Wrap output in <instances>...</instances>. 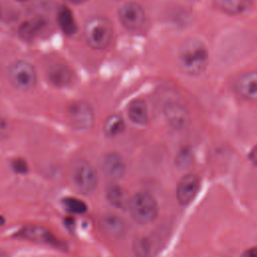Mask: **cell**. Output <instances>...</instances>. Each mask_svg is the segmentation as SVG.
Returning a JSON list of instances; mask_svg holds the SVG:
<instances>
[{
    "mask_svg": "<svg viewBox=\"0 0 257 257\" xmlns=\"http://www.w3.org/2000/svg\"><path fill=\"white\" fill-rule=\"evenodd\" d=\"M179 63L181 69L189 75L198 76L204 73L209 63V52L205 43L196 38L185 41L180 49Z\"/></svg>",
    "mask_w": 257,
    "mask_h": 257,
    "instance_id": "1",
    "label": "cell"
},
{
    "mask_svg": "<svg viewBox=\"0 0 257 257\" xmlns=\"http://www.w3.org/2000/svg\"><path fill=\"white\" fill-rule=\"evenodd\" d=\"M113 36L111 22L102 16L90 18L84 27V38L87 44L93 49L106 48Z\"/></svg>",
    "mask_w": 257,
    "mask_h": 257,
    "instance_id": "2",
    "label": "cell"
},
{
    "mask_svg": "<svg viewBox=\"0 0 257 257\" xmlns=\"http://www.w3.org/2000/svg\"><path fill=\"white\" fill-rule=\"evenodd\" d=\"M128 209L134 220L139 224L153 222L159 213V206L156 199L148 192L140 191L131 197Z\"/></svg>",
    "mask_w": 257,
    "mask_h": 257,
    "instance_id": "3",
    "label": "cell"
},
{
    "mask_svg": "<svg viewBox=\"0 0 257 257\" xmlns=\"http://www.w3.org/2000/svg\"><path fill=\"white\" fill-rule=\"evenodd\" d=\"M70 177L72 186L79 194L89 195L97 186L96 170L86 160H78L73 164Z\"/></svg>",
    "mask_w": 257,
    "mask_h": 257,
    "instance_id": "4",
    "label": "cell"
},
{
    "mask_svg": "<svg viewBox=\"0 0 257 257\" xmlns=\"http://www.w3.org/2000/svg\"><path fill=\"white\" fill-rule=\"evenodd\" d=\"M7 76L10 83L19 90H30L36 83L34 67L24 60L13 62L7 69Z\"/></svg>",
    "mask_w": 257,
    "mask_h": 257,
    "instance_id": "5",
    "label": "cell"
},
{
    "mask_svg": "<svg viewBox=\"0 0 257 257\" xmlns=\"http://www.w3.org/2000/svg\"><path fill=\"white\" fill-rule=\"evenodd\" d=\"M67 118L73 128L78 131H87L93 126L95 116L93 108L89 103L77 100L68 105Z\"/></svg>",
    "mask_w": 257,
    "mask_h": 257,
    "instance_id": "6",
    "label": "cell"
},
{
    "mask_svg": "<svg viewBox=\"0 0 257 257\" xmlns=\"http://www.w3.org/2000/svg\"><path fill=\"white\" fill-rule=\"evenodd\" d=\"M168 124L175 130H185L191 124V115L188 108L178 101H168L163 108Z\"/></svg>",
    "mask_w": 257,
    "mask_h": 257,
    "instance_id": "7",
    "label": "cell"
},
{
    "mask_svg": "<svg viewBox=\"0 0 257 257\" xmlns=\"http://www.w3.org/2000/svg\"><path fill=\"white\" fill-rule=\"evenodd\" d=\"M118 18L123 27L128 30H139L145 23L146 12L142 5L136 2H127L118 10Z\"/></svg>",
    "mask_w": 257,
    "mask_h": 257,
    "instance_id": "8",
    "label": "cell"
},
{
    "mask_svg": "<svg viewBox=\"0 0 257 257\" xmlns=\"http://www.w3.org/2000/svg\"><path fill=\"white\" fill-rule=\"evenodd\" d=\"M100 171L106 179L110 181H118L125 175L126 165L119 154L109 152L105 154L100 161Z\"/></svg>",
    "mask_w": 257,
    "mask_h": 257,
    "instance_id": "9",
    "label": "cell"
},
{
    "mask_svg": "<svg viewBox=\"0 0 257 257\" xmlns=\"http://www.w3.org/2000/svg\"><path fill=\"white\" fill-rule=\"evenodd\" d=\"M200 188V179L195 174H187L183 176L177 185L176 196L181 205L190 204L197 195Z\"/></svg>",
    "mask_w": 257,
    "mask_h": 257,
    "instance_id": "10",
    "label": "cell"
},
{
    "mask_svg": "<svg viewBox=\"0 0 257 257\" xmlns=\"http://www.w3.org/2000/svg\"><path fill=\"white\" fill-rule=\"evenodd\" d=\"M16 236L17 238H21L39 244H46L52 246H58L59 244L56 237L49 230L41 226H25L16 233Z\"/></svg>",
    "mask_w": 257,
    "mask_h": 257,
    "instance_id": "11",
    "label": "cell"
},
{
    "mask_svg": "<svg viewBox=\"0 0 257 257\" xmlns=\"http://www.w3.org/2000/svg\"><path fill=\"white\" fill-rule=\"evenodd\" d=\"M100 230L108 237L118 239L126 232V225L122 218L112 213L103 214L98 221Z\"/></svg>",
    "mask_w": 257,
    "mask_h": 257,
    "instance_id": "12",
    "label": "cell"
},
{
    "mask_svg": "<svg viewBox=\"0 0 257 257\" xmlns=\"http://www.w3.org/2000/svg\"><path fill=\"white\" fill-rule=\"evenodd\" d=\"M237 92L248 100H257V71L241 74L235 82Z\"/></svg>",
    "mask_w": 257,
    "mask_h": 257,
    "instance_id": "13",
    "label": "cell"
},
{
    "mask_svg": "<svg viewBox=\"0 0 257 257\" xmlns=\"http://www.w3.org/2000/svg\"><path fill=\"white\" fill-rule=\"evenodd\" d=\"M74 73L72 69L61 63L53 64L47 71V77L51 84L56 87H66L71 84Z\"/></svg>",
    "mask_w": 257,
    "mask_h": 257,
    "instance_id": "14",
    "label": "cell"
},
{
    "mask_svg": "<svg viewBox=\"0 0 257 257\" xmlns=\"http://www.w3.org/2000/svg\"><path fill=\"white\" fill-rule=\"evenodd\" d=\"M45 26L46 21L42 17H33L19 25L18 35L24 41H31L43 31Z\"/></svg>",
    "mask_w": 257,
    "mask_h": 257,
    "instance_id": "15",
    "label": "cell"
},
{
    "mask_svg": "<svg viewBox=\"0 0 257 257\" xmlns=\"http://www.w3.org/2000/svg\"><path fill=\"white\" fill-rule=\"evenodd\" d=\"M105 196L108 203L114 208L120 210L128 208L131 197H128L127 192L118 184L111 183L108 185L105 190Z\"/></svg>",
    "mask_w": 257,
    "mask_h": 257,
    "instance_id": "16",
    "label": "cell"
},
{
    "mask_svg": "<svg viewBox=\"0 0 257 257\" xmlns=\"http://www.w3.org/2000/svg\"><path fill=\"white\" fill-rule=\"evenodd\" d=\"M128 118L136 124L145 125L149 120L148 106L142 99L133 100L127 106Z\"/></svg>",
    "mask_w": 257,
    "mask_h": 257,
    "instance_id": "17",
    "label": "cell"
},
{
    "mask_svg": "<svg viewBox=\"0 0 257 257\" xmlns=\"http://www.w3.org/2000/svg\"><path fill=\"white\" fill-rule=\"evenodd\" d=\"M57 23H58V26L61 29V31L67 36L73 35L77 30L74 16L68 7L62 6L58 10Z\"/></svg>",
    "mask_w": 257,
    "mask_h": 257,
    "instance_id": "18",
    "label": "cell"
},
{
    "mask_svg": "<svg viewBox=\"0 0 257 257\" xmlns=\"http://www.w3.org/2000/svg\"><path fill=\"white\" fill-rule=\"evenodd\" d=\"M214 2L218 8L231 15L241 14L251 6V0H214Z\"/></svg>",
    "mask_w": 257,
    "mask_h": 257,
    "instance_id": "19",
    "label": "cell"
},
{
    "mask_svg": "<svg viewBox=\"0 0 257 257\" xmlns=\"http://www.w3.org/2000/svg\"><path fill=\"white\" fill-rule=\"evenodd\" d=\"M124 130V121L121 118V116L117 114H112L109 115L103 124V131L104 134L107 137H116L119 134H121Z\"/></svg>",
    "mask_w": 257,
    "mask_h": 257,
    "instance_id": "20",
    "label": "cell"
},
{
    "mask_svg": "<svg viewBox=\"0 0 257 257\" xmlns=\"http://www.w3.org/2000/svg\"><path fill=\"white\" fill-rule=\"evenodd\" d=\"M154 248L149 237H138L133 243V250L138 257H151L155 252Z\"/></svg>",
    "mask_w": 257,
    "mask_h": 257,
    "instance_id": "21",
    "label": "cell"
},
{
    "mask_svg": "<svg viewBox=\"0 0 257 257\" xmlns=\"http://www.w3.org/2000/svg\"><path fill=\"white\" fill-rule=\"evenodd\" d=\"M62 202H63L64 208L72 214H83L87 210L86 204L82 200L77 198L66 197L63 199Z\"/></svg>",
    "mask_w": 257,
    "mask_h": 257,
    "instance_id": "22",
    "label": "cell"
},
{
    "mask_svg": "<svg viewBox=\"0 0 257 257\" xmlns=\"http://www.w3.org/2000/svg\"><path fill=\"white\" fill-rule=\"evenodd\" d=\"M193 152L189 147H183L176 156V164L180 169H187L193 163Z\"/></svg>",
    "mask_w": 257,
    "mask_h": 257,
    "instance_id": "23",
    "label": "cell"
},
{
    "mask_svg": "<svg viewBox=\"0 0 257 257\" xmlns=\"http://www.w3.org/2000/svg\"><path fill=\"white\" fill-rule=\"evenodd\" d=\"M11 167L16 174L24 175L28 172V165L24 159L16 158L11 162Z\"/></svg>",
    "mask_w": 257,
    "mask_h": 257,
    "instance_id": "24",
    "label": "cell"
},
{
    "mask_svg": "<svg viewBox=\"0 0 257 257\" xmlns=\"http://www.w3.org/2000/svg\"><path fill=\"white\" fill-rule=\"evenodd\" d=\"M11 133V127L9 122L3 118L0 117V142L7 139Z\"/></svg>",
    "mask_w": 257,
    "mask_h": 257,
    "instance_id": "25",
    "label": "cell"
},
{
    "mask_svg": "<svg viewBox=\"0 0 257 257\" xmlns=\"http://www.w3.org/2000/svg\"><path fill=\"white\" fill-rule=\"evenodd\" d=\"M242 257H257V246L256 247H252V248L246 250L243 253Z\"/></svg>",
    "mask_w": 257,
    "mask_h": 257,
    "instance_id": "26",
    "label": "cell"
},
{
    "mask_svg": "<svg viewBox=\"0 0 257 257\" xmlns=\"http://www.w3.org/2000/svg\"><path fill=\"white\" fill-rule=\"evenodd\" d=\"M69 2H72V3H75V4H79V3H82L84 1H87V0H68Z\"/></svg>",
    "mask_w": 257,
    "mask_h": 257,
    "instance_id": "27",
    "label": "cell"
},
{
    "mask_svg": "<svg viewBox=\"0 0 257 257\" xmlns=\"http://www.w3.org/2000/svg\"><path fill=\"white\" fill-rule=\"evenodd\" d=\"M0 257H10L6 252H3V251H0Z\"/></svg>",
    "mask_w": 257,
    "mask_h": 257,
    "instance_id": "28",
    "label": "cell"
},
{
    "mask_svg": "<svg viewBox=\"0 0 257 257\" xmlns=\"http://www.w3.org/2000/svg\"><path fill=\"white\" fill-rule=\"evenodd\" d=\"M4 224V218L2 216H0V226Z\"/></svg>",
    "mask_w": 257,
    "mask_h": 257,
    "instance_id": "29",
    "label": "cell"
},
{
    "mask_svg": "<svg viewBox=\"0 0 257 257\" xmlns=\"http://www.w3.org/2000/svg\"><path fill=\"white\" fill-rule=\"evenodd\" d=\"M17 1H21V2H24V1H27V0H17Z\"/></svg>",
    "mask_w": 257,
    "mask_h": 257,
    "instance_id": "30",
    "label": "cell"
}]
</instances>
